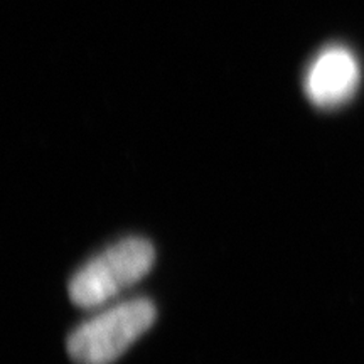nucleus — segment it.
Here are the masks:
<instances>
[{
	"label": "nucleus",
	"instance_id": "nucleus-1",
	"mask_svg": "<svg viewBox=\"0 0 364 364\" xmlns=\"http://www.w3.org/2000/svg\"><path fill=\"white\" fill-rule=\"evenodd\" d=\"M156 260V250L144 238H127L107 248L70 282V297L78 307H100L122 290L142 280Z\"/></svg>",
	"mask_w": 364,
	"mask_h": 364
},
{
	"label": "nucleus",
	"instance_id": "nucleus-2",
	"mask_svg": "<svg viewBox=\"0 0 364 364\" xmlns=\"http://www.w3.org/2000/svg\"><path fill=\"white\" fill-rule=\"evenodd\" d=\"M156 316L147 299L118 304L73 331L68 353L76 364H112L152 327Z\"/></svg>",
	"mask_w": 364,
	"mask_h": 364
},
{
	"label": "nucleus",
	"instance_id": "nucleus-3",
	"mask_svg": "<svg viewBox=\"0 0 364 364\" xmlns=\"http://www.w3.org/2000/svg\"><path fill=\"white\" fill-rule=\"evenodd\" d=\"M359 80L361 70L354 54L341 46H332L311 63L304 86L316 107L334 108L353 97Z\"/></svg>",
	"mask_w": 364,
	"mask_h": 364
}]
</instances>
